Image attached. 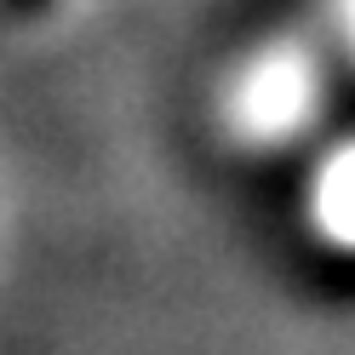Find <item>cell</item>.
Wrapping results in <instances>:
<instances>
[{"label": "cell", "instance_id": "1", "mask_svg": "<svg viewBox=\"0 0 355 355\" xmlns=\"http://www.w3.org/2000/svg\"><path fill=\"white\" fill-rule=\"evenodd\" d=\"M344 63L315 17L258 29L224 58L212 80V132L241 161H286L332 138Z\"/></svg>", "mask_w": 355, "mask_h": 355}, {"label": "cell", "instance_id": "3", "mask_svg": "<svg viewBox=\"0 0 355 355\" xmlns=\"http://www.w3.org/2000/svg\"><path fill=\"white\" fill-rule=\"evenodd\" d=\"M315 29L327 35L344 75H355V0H315Z\"/></svg>", "mask_w": 355, "mask_h": 355}, {"label": "cell", "instance_id": "2", "mask_svg": "<svg viewBox=\"0 0 355 355\" xmlns=\"http://www.w3.org/2000/svg\"><path fill=\"white\" fill-rule=\"evenodd\" d=\"M298 235L309 241L315 258L355 270V132H332L304 155Z\"/></svg>", "mask_w": 355, "mask_h": 355}]
</instances>
